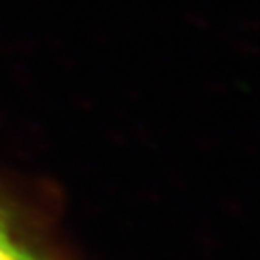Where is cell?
<instances>
[{
  "instance_id": "2",
  "label": "cell",
  "mask_w": 260,
  "mask_h": 260,
  "mask_svg": "<svg viewBox=\"0 0 260 260\" xmlns=\"http://www.w3.org/2000/svg\"><path fill=\"white\" fill-rule=\"evenodd\" d=\"M37 260H38V258H37Z\"/></svg>"
},
{
  "instance_id": "1",
  "label": "cell",
  "mask_w": 260,
  "mask_h": 260,
  "mask_svg": "<svg viewBox=\"0 0 260 260\" xmlns=\"http://www.w3.org/2000/svg\"><path fill=\"white\" fill-rule=\"evenodd\" d=\"M0 260H37L15 240L8 217L2 211H0Z\"/></svg>"
}]
</instances>
